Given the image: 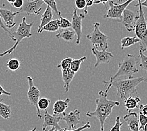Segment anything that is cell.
<instances>
[{
  "instance_id": "6da1fadb",
  "label": "cell",
  "mask_w": 147,
  "mask_h": 131,
  "mask_svg": "<svg viewBox=\"0 0 147 131\" xmlns=\"http://www.w3.org/2000/svg\"><path fill=\"white\" fill-rule=\"evenodd\" d=\"M108 90L105 92L99 91L98 93L99 97L96 99V109L93 112H88L86 116L92 118L95 117L98 119L101 126V131L105 130V124L107 119L111 115L113 108L116 106H119L120 103L118 101H113L108 99Z\"/></svg>"
},
{
  "instance_id": "7a4b0ae2",
  "label": "cell",
  "mask_w": 147,
  "mask_h": 131,
  "mask_svg": "<svg viewBox=\"0 0 147 131\" xmlns=\"http://www.w3.org/2000/svg\"><path fill=\"white\" fill-rule=\"evenodd\" d=\"M146 80L144 76H142L138 78L132 77L125 79H115L109 80V81H103V83L105 86H107V90L109 91L111 87H114L117 90V94L120 98L125 100L133 94L137 93V86L142 82H146Z\"/></svg>"
},
{
  "instance_id": "3957f363",
  "label": "cell",
  "mask_w": 147,
  "mask_h": 131,
  "mask_svg": "<svg viewBox=\"0 0 147 131\" xmlns=\"http://www.w3.org/2000/svg\"><path fill=\"white\" fill-rule=\"evenodd\" d=\"M137 1V5L135 4L133 5L138 7V17L133 31L135 32V37L140 41V50L144 52L147 51V23L141 5V0Z\"/></svg>"
},
{
  "instance_id": "277c9868",
  "label": "cell",
  "mask_w": 147,
  "mask_h": 131,
  "mask_svg": "<svg viewBox=\"0 0 147 131\" xmlns=\"http://www.w3.org/2000/svg\"><path fill=\"white\" fill-rule=\"evenodd\" d=\"M34 24V22H32L30 23H27L26 22V17L24 16L22 18V22L20 23L17 29L15 32L12 33L13 35V41H15V44L13 45L12 48H9V49L5 50V52L0 53V58L3 57L7 54H11L16 50L18 44L22 42V40L25 38H30L32 35L31 32V30L32 26Z\"/></svg>"
},
{
  "instance_id": "5b68a950",
  "label": "cell",
  "mask_w": 147,
  "mask_h": 131,
  "mask_svg": "<svg viewBox=\"0 0 147 131\" xmlns=\"http://www.w3.org/2000/svg\"><path fill=\"white\" fill-rule=\"evenodd\" d=\"M136 59L134 55L127 54L122 61L119 63L118 71L111 77L110 80L115 79L118 77L123 76H128L129 78H132L134 74L139 71L136 68Z\"/></svg>"
},
{
  "instance_id": "8992f818",
  "label": "cell",
  "mask_w": 147,
  "mask_h": 131,
  "mask_svg": "<svg viewBox=\"0 0 147 131\" xmlns=\"http://www.w3.org/2000/svg\"><path fill=\"white\" fill-rule=\"evenodd\" d=\"M100 25L101 24L99 22H94V30L91 33L86 35V38L91 42L94 48L96 49L101 48L102 50H107L108 48V40L109 37L100 30Z\"/></svg>"
},
{
  "instance_id": "52a82bcc",
  "label": "cell",
  "mask_w": 147,
  "mask_h": 131,
  "mask_svg": "<svg viewBox=\"0 0 147 131\" xmlns=\"http://www.w3.org/2000/svg\"><path fill=\"white\" fill-rule=\"evenodd\" d=\"M133 1L135 0H127L121 4H118L113 1H109V8L107 10L106 14L103 15V18L118 20V21L121 22L123 11Z\"/></svg>"
},
{
  "instance_id": "ba28073f",
  "label": "cell",
  "mask_w": 147,
  "mask_h": 131,
  "mask_svg": "<svg viewBox=\"0 0 147 131\" xmlns=\"http://www.w3.org/2000/svg\"><path fill=\"white\" fill-rule=\"evenodd\" d=\"M26 80H27L28 83V90L27 92V97L28 101L31 105L35 107L37 116L40 119H42V116L41 115L40 110L38 107V102L41 95L40 91L35 85L34 83H33V79L32 77L30 76H27L26 77Z\"/></svg>"
},
{
  "instance_id": "9c48e42d",
  "label": "cell",
  "mask_w": 147,
  "mask_h": 131,
  "mask_svg": "<svg viewBox=\"0 0 147 131\" xmlns=\"http://www.w3.org/2000/svg\"><path fill=\"white\" fill-rule=\"evenodd\" d=\"M42 0H27L23 3L22 7L19 9V13H25L27 15L34 14L38 15L40 13L42 5Z\"/></svg>"
},
{
  "instance_id": "30bf717a",
  "label": "cell",
  "mask_w": 147,
  "mask_h": 131,
  "mask_svg": "<svg viewBox=\"0 0 147 131\" xmlns=\"http://www.w3.org/2000/svg\"><path fill=\"white\" fill-rule=\"evenodd\" d=\"M85 18V15L81 13L78 15L77 13V8H75L74 10L72 19V28L74 31L75 32L76 35L77 36L76 39V44L79 45L81 42V40L82 35V20Z\"/></svg>"
},
{
  "instance_id": "8fae6325",
  "label": "cell",
  "mask_w": 147,
  "mask_h": 131,
  "mask_svg": "<svg viewBox=\"0 0 147 131\" xmlns=\"http://www.w3.org/2000/svg\"><path fill=\"white\" fill-rule=\"evenodd\" d=\"M138 17V15H136V13L132 10L126 8L123 11L121 22L125 26L127 31L131 32L134 30Z\"/></svg>"
},
{
  "instance_id": "7c38bea8",
  "label": "cell",
  "mask_w": 147,
  "mask_h": 131,
  "mask_svg": "<svg viewBox=\"0 0 147 131\" xmlns=\"http://www.w3.org/2000/svg\"><path fill=\"white\" fill-rule=\"evenodd\" d=\"M93 54L96 57V62L94 64V67H98L101 64H108L109 63L114 56L110 52L107 51L106 50H99L98 49L93 48L91 49Z\"/></svg>"
},
{
  "instance_id": "4fadbf2b",
  "label": "cell",
  "mask_w": 147,
  "mask_h": 131,
  "mask_svg": "<svg viewBox=\"0 0 147 131\" xmlns=\"http://www.w3.org/2000/svg\"><path fill=\"white\" fill-rule=\"evenodd\" d=\"M80 114L81 112L78 109H75L69 113L63 112L62 120L65 121L69 129H74L81 120Z\"/></svg>"
},
{
  "instance_id": "5bb4252c",
  "label": "cell",
  "mask_w": 147,
  "mask_h": 131,
  "mask_svg": "<svg viewBox=\"0 0 147 131\" xmlns=\"http://www.w3.org/2000/svg\"><path fill=\"white\" fill-rule=\"evenodd\" d=\"M62 120V117L57 115H51L47 111H45L44 121L42 125V130H45L47 127H52L56 130H60L62 128L59 125L60 121Z\"/></svg>"
},
{
  "instance_id": "9a60e30c",
  "label": "cell",
  "mask_w": 147,
  "mask_h": 131,
  "mask_svg": "<svg viewBox=\"0 0 147 131\" xmlns=\"http://www.w3.org/2000/svg\"><path fill=\"white\" fill-rule=\"evenodd\" d=\"M18 12H13L10 10L0 8V15L5 22V25L7 29H12L16 25L14 18L19 14Z\"/></svg>"
},
{
  "instance_id": "2e32d148",
  "label": "cell",
  "mask_w": 147,
  "mask_h": 131,
  "mask_svg": "<svg viewBox=\"0 0 147 131\" xmlns=\"http://www.w3.org/2000/svg\"><path fill=\"white\" fill-rule=\"evenodd\" d=\"M123 119L126 122L128 128L131 131H140L138 114L136 112H129L125 115Z\"/></svg>"
},
{
  "instance_id": "e0dca14e",
  "label": "cell",
  "mask_w": 147,
  "mask_h": 131,
  "mask_svg": "<svg viewBox=\"0 0 147 131\" xmlns=\"http://www.w3.org/2000/svg\"><path fill=\"white\" fill-rule=\"evenodd\" d=\"M70 102H71V99L70 98H66L64 100H57L53 106V115H60V114L64 112L65 110L68 108V105Z\"/></svg>"
},
{
  "instance_id": "ac0fdd59",
  "label": "cell",
  "mask_w": 147,
  "mask_h": 131,
  "mask_svg": "<svg viewBox=\"0 0 147 131\" xmlns=\"http://www.w3.org/2000/svg\"><path fill=\"white\" fill-rule=\"evenodd\" d=\"M76 73L69 69H62V79L64 83V88L65 92L67 93L69 90L70 85L71 83L74 78Z\"/></svg>"
},
{
  "instance_id": "d6986e66",
  "label": "cell",
  "mask_w": 147,
  "mask_h": 131,
  "mask_svg": "<svg viewBox=\"0 0 147 131\" xmlns=\"http://www.w3.org/2000/svg\"><path fill=\"white\" fill-rule=\"evenodd\" d=\"M76 37V33L74 30L68 29H62L61 32L56 34V37L58 39H63L66 42H72L74 40Z\"/></svg>"
},
{
  "instance_id": "ffe728a7",
  "label": "cell",
  "mask_w": 147,
  "mask_h": 131,
  "mask_svg": "<svg viewBox=\"0 0 147 131\" xmlns=\"http://www.w3.org/2000/svg\"><path fill=\"white\" fill-rule=\"evenodd\" d=\"M53 13L52 10L49 7V6H47V8L45 10V12H43V14L42 15V17L40 20V24L38 29L37 30V32H39L41 30L42 28H43L46 24H47L49 22H50L52 20L53 18Z\"/></svg>"
},
{
  "instance_id": "44dd1931",
  "label": "cell",
  "mask_w": 147,
  "mask_h": 131,
  "mask_svg": "<svg viewBox=\"0 0 147 131\" xmlns=\"http://www.w3.org/2000/svg\"><path fill=\"white\" fill-rule=\"evenodd\" d=\"M140 102H141V99L138 96L133 97L131 96L128 97L125 100V106L126 110L128 112H130V111L131 110L139 107V103Z\"/></svg>"
},
{
  "instance_id": "7402d4cb",
  "label": "cell",
  "mask_w": 147,
  "mask_h": 131,
  "mask_svg": "<svg viewBox=\"0 0 147 131\" xmlns=\"http://www.w3.org/2000/svg\"><path fill=\"white\" fill-rule=\"evenodd\" d=\"M59 29H60L59 19H56V20H51V22H49L47 24H46L43 28H42L41 30L37 33H42L43 31L55 32L58 31Z\"/></svg>"
},
{
  "instance_id": "603a6c76",
  "label": "cell",
  "mask_w": 147,
  "mask_h": 131,
  "mask_svg": "<svg viewBox=\"0 0 147 131\" xmlns=\"http://www.w3.org/2000/svg\"><path fill=\"white\" fill-rule=\"evenodd\" d=\"M2 100H0V117L4 119H8L11 117V107L4 103Z\"/></svg>"
},
{
  "instance_id": "cb8c5ba5",
  "label": "cell",
  "mask_w": 147,
  "mask_h": 131,
  "mask_svg": "<svg viewBox=\"0 0 147 131\" xmlns=\"http://www.w3.org/2000/svg\"><path fill=\"white\" fill-rule=\"evenodd\" d=\"M139 40L137 39L135 36L134 37H126L123 38L121 40V49L123 50L125 48H129V47L139 43Z\"/></svg>"
},
{
  "instance_id": "d4e9b609",
  "label": "cell",
  "mask_w": 147,
  "mask_h": 131,
  "mask_svg": "<svg viewBox=\"0 0 147 131\" xmlns=\"http://www.w3.org/2000/svg\"><path fill=\"white\" fill-rule=\"evenodd\" d=\"M87 58L86 56H83L79 59H74L72 60L71 64V69L74 73H77L80 69V67L82 63L86 60Z\"/></svg>"
},
{
  "instance_id": "484cf974",
  "label": "cell",
  "mask_w": 147,
  "mask_h": 131,
  "mask_svg": "<svg viewBox=\"0 0 147 131\" xmlns=\"http://www.w3.org/2000/svg\"><path fill=\"white\" fill-rule=\"evenodd\" d=\"M21 62L17 59H11L7 62V67L8 68L12 71H15L18 70L20 66Z\"/></svg>"
},
{
  "instance_id": "4316f807",
  "label": "cell",
  "mask_w": 147,
  "mask_h": 131,
  "mask_svg": "<svg viewBox=\"0 0 147 131\" xmlns=\"http://www.w3.org/2000/svg\"><path fill=\"white\" fill-rule=\"evenodd\" d=\"M42 1H43V3L47 4L48 6H49L52 10H53L59 17L61 16V12L58 10L55 0H42Z\"/></svg>"
},
{
  "instance_id": "83f0119b",
  "label": "cell",
  "mask_w": 147,
  "mask_h": 131,
  "mask_svg": "<svg viewBox=\"0 0 147 131\" xmlns=\"http://www.w3.org/2000/svg\"><path fill=\"white\" fill-rule=\"evenodd\" d=\"M51 101L49 98H40L38 102V107L40 110H46L49 107Z\"/></svg>"
},
{
  "instance_id": "f1b7e54d",
  "label": "cell",
  "mask_w": 147,
  "mask_h": 131,
  "mask_svg": "<svg viewBox=\"0 0 147 131\" xmlns=\"http://www.w3.org/2000/svg\"><path fill=\"white\" fill-rule=\"evenodd\" d=\"M138 58L140 60V67L142 69L147 71V56L144 54L142 50H139V56Z\"/></svg>"
},
{
  "instance_id": "f546056e",
  "label": "cell",
  "mask_w": 147,
  "mask_h": 131,
  "mask_svg": "<svg viewBox=\"0 0 147 131\" xmlns=\"http://www.w3.org/2000/svg\"><path fill=\"white\" fill-rule=\"evenodd\" d=\"M73 60L71 58H67L64 59H63L61 63L57 65L58 68H61V69H69L71 68V64L72 60Z\"/></svg>"
},
{
  "instance_id": "4dcf8cb0",
  "label": "cell",
  "mask_w": 147,
  "mask_h": 131,
  "mask_svg": "<svg viewBox=\"0 0 147 131\" xmlns=\"http://www.w3.org/2000/svg\"><path fill=\"white\" fill-rule=\"evenodd\" d=\"M59 22H60V29H65L72 27L71 22H69V20L66 19L62 16H59Z\"/></svg>"
},
{
  "instance_id": "1f68e13d",
  "label": "cell",
  "mask_w": 147,
  "mask_h": 131,
  "mask_svg": "<svg viewBox=\"0 0 147 131\" xmlns=\"http://www.w3.org/2000/svg\"><path fill=\"white\" fill-rule=\"evenodd\" d=\"M123 124V122H121V117L117 116L115 120V124L109 131H121V127Z\"/></svg>"
},
{
  "instance_id": "d6a6232c",
  "label": "cell",
  "mask_w": 147,
  "mask_h": 131,
  "mask_svg": "<svg viewBox=\"0 0 147 131\" xmlns=\"http://www.w3.org/2000/svg\"><path fill=\"white\" fill-rule=\"evenodd\" d=\"M138 120L140 123V130H141L147 124V117L142 115L141 113H139Z\"/></svg>"
},
{
  "instance_id": "836d02e7",
  "label": "cell",
  "mask_w": 147,
  "mask_h": 131,
  "mask_svg": "<svg viewBox=\"0 0 147 131\" xmlns=\"http://www.w3.org/2000/svg\"><path fill=\"white\" fill-rule=\"evenodd\" d=\"M75 5L76 6V8L79 10H84L86 6V3L85 0H76Z\"/></svg>"
},
{
  "instance_id": "e575fe53",
  "label": "cell",
  "mask_w": 147,
  "mask_h": 131,
  "mask_svg": "<svg viewBox=\"0 0 147 131\" xmlns=\"http://www.w3.org/2000/svg\"><path fill=\"white\" fill-rule=\"evenodd\" d=\"M91 128V124L89 122H88L86 124H85L84 126L79 127L78 129H67V131H82L85 129H88Z\"/></svg>"
},
{
  "instance_id": "d590c367",
  "label": "cell",
  "mask_w": 147,
  "mask_h": 131,
  "mask_svg": "<svg viewBox=\"0 0 147 131\" xmlns=\"http://www.w3.org/2000/svg\"><path fill=\"white\" fill-rule=\"evenodd\" d=\"M0 26H1V27L3 30H4L5 32H7V33H8L9 37H10V39H11V40H13V35H12V33L10 32V30H9L7 28H6V26H5V23L3 22L2 18H1V15H0Z\"/></svg>"
},
{
  "instance_id": "8d00e7d4",
  "label": "cell",
  "mask_w": 147,
  "mask_h": 131,
  "mask_svg": "<svg viewBox=\"0 0 147 131\" xmlns=\"http://www.w3.org/2000/svg\"><path fill=\"white\" fill-rule=\"evenodd\" d=\"M23 3H24L23 0H16L14 3H12L11 5L13 7H14L16 9H20L23 5Z\"/></svg>"
},
{
  "instance_id": "74e56055",
  "label": "cell",
  "mask_w": 147,
  "mask_h": 131,
  "mask_svg": "<svg viewBox=\"0 0 147 131\" xmlns=\"http://www.w3.org/2000/svg\"><path fill=\"white\" fill-rule=\"evenodd\" d=\"M139 109H140L139 113H141L142 115L147 117V104H146V105H139Z\"/></svg>"
},
{
  "instance_id": "f35d334b",
  "label": "cell",
  "mask_w": 147,
  "mask_h": 131,
  "mask_svg": "<svg viewBox=\"0 0 147 131\" xmlns=\"http://www.w3.org/2000/svg\"><path fill=\"white\" fill-rule=\"evenodd\" d=\"M86 3V6L84 9V14L87 15L88 13V8L92 6L94 4V0H85Z\"/></svg>"
},
{
  "instance_id": "ab89813d",
  "label": "cell",
  "mask_w": 147,
  "mask_h": 131,
  "mask_svg": "<svg viewBox=\"0 0 147 131\" xmlns=\"http://www.w3.org/2000/svg\"><path fill=\"white\" fill-rule=\"evenodd\" d=\"M3 95H7V96H10L11 95V93L7 92V91H6L1 86V85H0V96Z\"/></svg>"
},
{
  "instance_id": "60d3db41",
  "label": "cell",
  "mask_w": 147,
  "mask_h": 131,
  "mask_svg": "<svg viewBox=\"0 0 147 131\" xmlns=\"http://www.w3.org/2000/svg\"><path fill=\"white\" fill-rule=\"evenodd\" d=\"M141 5H142V7H143V6H144V7L147 8V0H145V1H143V2L141 1Z\"/></svg>"
},
{
  "instance_id": "b9f144b4",
  "label": "cell",
  "mask_w": 147,
  "mask_h": 131,
  "mask_svg": "<svg viewBox=\"0 0 147 131\" xmlns=\"http://www.w3.org/2000/svg\"><path fill=\"white\" fill-rule=\"evenodd\" d=\"M109 1V0H100V3H102L103 5H105L106 3L107 2H108Z\"/></svg>"
},
{
  "instance_id": "7bdbcfd3",
  "label": "cell",
  "mask_w": 147,
  "mask_h": 131,
  "mask_svg": "<svg viewBox=\"0 0 147 131\" xmlns=\"http://www.w3.org/2000/svg\"><path fill=\"white\" fill-rule=\"evenodd\" d=\"M100 0H94V4H99Z\"/></svg>"
},
{
  "instance_id": "ee69618b",
  "label": "cell",
  "mask_w": 147,
  "mask_h": 131,
  "mask_svg": "<svg viewBox=\"0 0 147 131\" xmlns=\"http://www.w3.org/2000/svg\"><path fill=\"white\" fill-rule=\"evenodd\" d=\"M15 1H16V0H7V1L9 3H11V4H12V3H14Z\"/></svg>"
},
{
  "instance_id": "f6af8a7d",
  "label": "cell",
  "mask_w": 147,
  "mask_h": 131,
  "mask_svg": "<svg viewBox=\"0 0 147 131\" xmlns=\"http://www.w3.org/2000/svg\"><path fill=\"white\" fill-rule=\"evenodd\" d=\"M143 131H147V124L144 126V127H143Z\"/></svg>"
},
{
  "instance_id": "bcb514c9",
  "label": "cell",
  "mask_w": 147,
  "mask_h": 131,
  "mask_svg": "<svg viewBox=\"0 0 147 131\" xmlns=\"http://www.w3.org/2000/svg\"><path fill=\"white\" fill-rule=\"evenodd\" d=\"M56 129L54 128V127H52L51 129H50L49 130H47V131H55Z\"/></svg>"
},
{
  "instance_id": "7dc6e473",
  "label": "cell",
  "mask_w": 147,
  "mask_h": 131,
  "mask_svg": "<svg viewBox=\"0 0 147 131\" xmlns=\"http://www.w3.org/2000/svg\"><path fill=\"white\" fill-rule=\"evenodd\" d=\"M36 127H35V128H33L32 130H30V131H36ZM42 131H47L46 130H42Z\"/></svg>"
},
{
  "instance_id": "c3c4849f",
  "label": "cell",
  "mask_w": 147,
  "mask_h": 131,
  "mask_svg": "<svg viewBox=\"0 0 147 131\" xmlns=\"http://www.w3.org/2000/svg\"><path fill=\"white\" fill-rule=\"evenodd\" d=\"M122 1H123V0H118V2L120 3V2H121Z\"/></svg>"
},
{
  "instance_id": "681fc988",
  "label": "cell",
  "mask_w": 147,
  "mask_h": 131,
  "mask_svg": "<svg viewBox=\"0 0 147 131\" xmlns=\"http://www.w3.org/2000/svg\"><path fill=\"white\" fill-rule=\"evenodd\" d=\"M0 131H5V130H1V129H0Z\"/></svg>"
},
{
  "instance_id": "f907efd6",
  "label": "cell",
  "mask_w": 147,
  "mask_h": 131,
  "mask_svg": "<svg viewBox=\"0 0 147 131\" xmlns=\"http://www.w3.org/2000/svg\"><path fill=\"white\" fill-rule=\"evenodd\" d=\"M55 131H60V130H55Z\"/></svg>"
},
{
  "instance_id": "816d5d0a",
  "label": "cell",
  "mask_w": 147,
  "mask_h": 131,
  "mask_svg": "<svg viewBox=\"0 0 147 131\" xmlns=\"http://www.w3.org/2000/svg\"><path fill=\"white\" fill-rule=\"evenodd\" d=\"M146 83H147V80H146Z\"/></svg>"
}]
</instances>
